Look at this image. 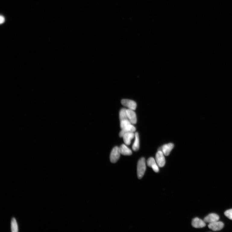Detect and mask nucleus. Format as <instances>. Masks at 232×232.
Segmentation results:
<instances>
[{
  "mask_svg": "<svg viewBox=\"0 0 232 232\" xmlns=\"http://www.w3.org/2000/svg\"><path fill=\"white\" fill-rule=\"evenodd\" d=\"M146 170L145 159L142 158L138 162L137 166V174L138 178L141 179L144 175Z\"/></svg>",
  "mask_w": 232,
  "mask_h": 232,
  "instance_id": "1",
  "label": "nucleus"
},
{
  "mask_svg": "<svg viewBox=\"0 0 232 232\" xmlns=\"http://www.w3.org/2000/svg\"><path fill=\"white\" fill-rule=\"evenodd\" d=\"M121 154L119 148L115 146L113 148L110 155V161L113 163H115L119 159Z\"/></svg>",
  "mask_w": 232,
  "mask_h": 232,
  "instance_id": "2",
  "label": "nucleus"
},
{
  "mask_svg": "<svg viewBox=\"0 0 232 232\" xmlns=\"http://www.w3.org/2000/svg\"><path fill=\"white\" fill-rule=\"evenodd\" d=\"M155 160L157 164L160 168L164 167L165 164V160L163 153L161 151H158L155 156Z\"/></svg>",
  "mask_w": 232,
  "mask_h": 232,
  "instance_id": "3",
  "label": "nucleus"
},
{
  "mask_svg": "<svg viewBox=\"0 0 232 232\" xmlns=\"http://www.w3.org/2000/svg\"><path fill=\"white\" fill-rule=\"evenodd\" d=\"M208 228L214 231H219L224 228V224L220 221H216L209 224Z\"/></svg>",
  "mask_w": 232,
  "mask_h": 232,
  "instance_id": "4",
  "label": "nucleus"
},
{
  "mask_svg": "<svg viewBox=\"0 0 232 232\" xmlns=\"http://www.w3.org/2000/svg\"><path fill=\"white\" fill-rule=\"evenodd\" d=\"M121 103L123 105L127 107L129 109L134 110L136 109V104L135 101L133 100L127 99H123L121 100Z\"/></svg>",
  "mask_w": 232,
  "mask_h": 232,
  "instance_id": "5",
  "label": "nucleus"
},
{
  "mask_svg": "<svg viewBox=\"0 0 232 232\" xmlns=\"http://www.w3.org/2000/svg\"><path fill=\"white\" fill-rule=\"evenodd\" d=\"M174 145L173 143L167 144L160 148L158 151H161L166 156H168L171 150L173 149Z\"/></svg>",
  "mask_w": 232,
  "mask_h": 232,
  "instance_id": "6",
  "label": "nucleus"
},
{
  "mask_svg": "<svg viewBox=\"0 0 232 232\" xmlns=\"http://www.w3.org/2000/svg\"><path fill=\"white\" fill-rule=\"evenodd\" d=\"M192 224L193 227L196 228H202L206 225V223L205 221L198 218H194L193 220Z\"/></svg>",
  "mask_w": 232,
  "mask_h": 232,
  "instance_id": "7",
  "label": "nucleus"
},
{
  "mask_svg": "<svg viewBox=\"0 0 232 232\" xmlns=\"http://www.w3.org/2000/svg\"><path fill=\"white\" fill-rule=\"evenodd\" d=\"M127 118L132 124H135L137 123L136 114L134 110L129 109H127Z\"/></svg>",
  "mask_w": 232,
  "mask_h": 232,
  "instance_id": "8",
  "label": "nucleus"
},
{
  "mask_svg": "<svg viewBox=\"0 0 232 232\" xmlns=\"http://www.w3.org/2000/svg\"><path fill=\"white\" fill-rule=\"evenodd\" d=\"M219 219L220 217L218 215L215 213H212L205 217L203 221L205 223L210 224L211 223L219 221Z\"/></svg>",
  "mask_w": 232,
  "mask_h": 232,
  "instance_id": "9",
  "label": "nucleus"
},
{
  "mask_svg": "<svg viewBox=\"0 0 232 232\" xmlns=\"http://www.w3.org/2000/svg\"><path fill=\"white\" fill-rule=\"evenodd\" d=\"M147 164L148 166L151 168L155 173L159 171V166L157 164L156 160L154 158L150 157L147 161Z\"/></svg>",
  "mask_w": 232,
  "mask_h": 232,
  "instance_id": "10",
  "label": "nucleus"
},
{
  "mask_svg": "<svg viewBox=\"0 0 232 232\" xmlns=\"http://www.w3.org/2000/svg\"><path fill=\"white\" fill-rule=\"evenodd\" d=\"M135 136L134 132H129L124 134L122 137L125 144L128 146L130 145L131 141Z\"/></svg>",
  "mask_w": 232,
  "mask_h": 232,
  "instance_id": "11",
  "label": "nucleus"
},
{
  "mask_svg": "<svg viewBox=\"0 0 232 232\" xmlns=\"http://www.w3.org/2000/svg\"><path fill=\"white\" fill-rule=\"evenodd\" d=\"M136 128L131 124L126 127L121 129V131L119 133V136L120 137H122L124 134L129 132H134L136 131Z\"/></svg>",
  "mask_w": 232,
  "mask_h": 232,
  "instance_id": "12",
  "label": "nucleus"
},
{
  "mask_svg": "<svg viewBox=\"0 0 232 232\" xmlns=\"http://www.w3.org/2000/svg\"><path fill=\"white\" fill-rule=\"evenodd\" d=\"M119 148L121 154L124 155H130L132 154V151L126 144H122Z\"/></svg>",
  "mask_w": 232,
  "mask_h": 232,
  "instance_id": "13",
  "label": "nucleus"
},
{
  "mask_svg": "<svg viewBox=\"0 0 232 232\" xmlns=\"http://www.w3.org/2000/svg\"><path fill=\"white\" fill-rule=\"evenodd\" d=\"M135 139L132 146V149L133 151H137L139 148V138L138 133L136 132L135 133Z\"/></svg>",
  "mask_w": 232,
  "mask_h": 232,
  "instance_id": "14",
  "label": "nucleus"
},
{
  "mask_svg": "<svg viewBox=\"0 0 232 232\" xmlns=\"http://www.w3.org/2000/svg\"><path fill=\"white\" fill-rule=\"evenodd\" d=\"M119 119L120 121L123 120L128 119L127 113V109L123 108L120 110L119 112Z\"/></svg>",
  "mask_w": 232,
  "mask_h": 232,
  "instance_id": "15",
  "label": "nucleus"
},
{
  "mask_svg": "<svg viewBox=\"0 0 232 232\" xmlns=\"http://www.w3.org/2000/svg\"><path fill=\"white\" fill-rule=\"evenodd\" d=\"M11 230L12 232H17L18 231V226L17 221L14 218H13L11 223Z\"/></svg>",
  "mask_w": 232,
  "mask_h": 232,
  "instance_id": "16",
  "label": "nucleus"
},
{
  "mask_svg": "<svg viewBox=\"0 0 232 232\" xmlns=\"http://www.w3.org/2000/svg\"><path fill=\"white\" fill-rule=\"evenodd\" d=\"M132 124L128 119L120 121V127L121 129Z\"/></svg>",
  "mask_w": 232,
  "mask_h": 232,
  "instance_id": "17",
  "label": "nucleus"
},
{
  "mask_svg": "<svg viewBox=\"0 0 232 232\" xmlns=\"http://www.w3.org/2000/svg\"><path fill=\"white\" fill-rule=\"evenodd\" d=\"M224 215L229 219L232 220V209L226 211L224 212Z\"/></svg>",
  "mask_w": 232,
  "mask_h": 232,
  "instance_id": "18",
  "label": "nucleus"
},
{
  "mask_svg": "<svg viewBox=\"0 0 232 232\" xmlns=\"http://www.w3.org/2000/svg\"><path fill=\"white\" fill-rule=\"evenodd\" d=\"M1 20V21H0V23H1V24H2L4 22L5 20V18L3 16H1V20Z\"/></svg>",
  "mask_w": 232,
  "mask_h": 232,
  "instance_id": "19",
  "label": "nucleus"
}]
</instances>
